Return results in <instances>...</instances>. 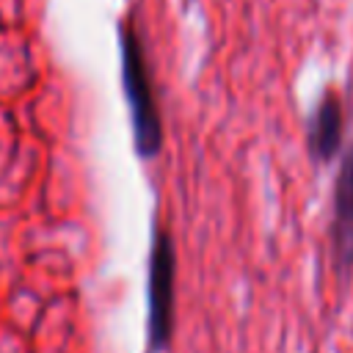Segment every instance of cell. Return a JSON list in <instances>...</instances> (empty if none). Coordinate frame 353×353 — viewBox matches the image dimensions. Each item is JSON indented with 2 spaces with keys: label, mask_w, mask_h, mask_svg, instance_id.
<instances>
[{
  "label": "cell",
  "mask_w": 353,
  "mask_h": 353,
  "mask_svg": "<svg viewBox=\"0 0 353 353\" xmlns=\"http://www.w3.org/2000/svg\"><path fill=\"white\" fill-rule=\"evenodd\" d=\"M334 254L342 265L353 262V146L345 152L336 188H334V223H331Z\"/></svg>",
  "instance_id": "277c9868"
},
{
  "label": "cell",
  "mask_w": 353,
  "mask_h": 353,
  "mask_svg": "<svg viewBox=\"0 0 353 353\" xmlns=\"http://www.w3.org/2000/svg\"><path fill=\"white\" fill-rule=\"evenodd\" d=\"M119 44H121V85H124V97L132 119V143L138 157L152 160L163 149V121H160V108H157L152 77H149L143 44L132 22H124L119 28Z\"/></svg>",
  "instance_id": "6da1fadb"
},
{
  "label": "cell",
  "mask_w": 353,
  "mask_h": 353,
  "mask_svg": "<svg viewBox=\"0 0 353 353\" xmlns=\"http://www.w3.org/2000/svg\"><path fill=\"white\" fill-rule=\"evenodd\" d=\"M345 132V110L336 91H323L317 108L306 121V149L314 163H328L339 146Z\"/></svg>",
  "instance_id": "3957f363"
},
{
  "label": "cell",
  "mask_w": 353,
  "mask_h": 353,
  "mask_svg": "<svg viewBox=\"0 0 353 353\" xmlns=\"http://www.w3.org/2000/svg\"><path fill=\"white\" fill-rule=\"evenodd\" d=\"M174 276L176 254L174 240L165 229L154 226L149 251V279H146V347L149 353H165L174 336Z\"/></svg>",
  "instance_id": "7a4b0ae2"
}]
</instances>
